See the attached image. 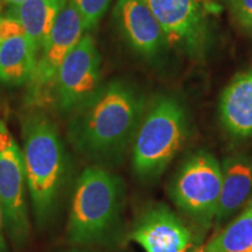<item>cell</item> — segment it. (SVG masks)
Listing matches in <instances>:
<instances>
[{"label":"cell","instance_id":"6da1fadb","mask_svg":"<svg viewBox=\"0 0 252 252\" xmlns=\"http://www.w3.org/2000/svg\"><path fill=\"white\" fill-rule=\"evenodd\" d=\"M145 94L123 78L102 83L67 116V139L82 157L97 166L124 159L146 112Z\"/></svg>","mask_w":252,"mask_h":252},{"label":"cell","instance_id":"7a4b0ae2","mask_svg":"<svg viewBox=\"0 0 252 252\" xmlns=\"http://www.w3.org/2000/svg\"><path fill=\"white\" fill-rule=\"evenodd\" d=\"M28 195L39 226L58 210L70 176V159L58 125L45 110L34 106L20 118Z\"/></svg>","mask_w":252,"mask_h":252},{"label":"cell","instance_id":"3957f363","mask_svg":"<svg viewBox=\"0 0 252 252\" xmlns=\"http://www.w3.org/2000/svg\"><path fill=\"white\" fill-rule=\"evenodd\" d=\"M124 182L102 166H90L77 178L69 209L67 236L74 244L103 241L121 217Z\"/></svg>","mask_w":252,"mask_h":252},{"label":"cell","instance_id":"277c9868","mask_svg":"<svg viewBox=\"0 0 252 252\" xmlns=\"http://www.w3.org/2000/svg\"><path fill=\"white\" fill-rule=\"evenodd\" d=\"M188 112L173 94L157 96L149 105L132 144L135 175L152 181L165 172L187 138Z\"/></svg>","mask_w":252,"mask_h":252},{"label":"cell","instance_id":"5b68a950","mask_svg":"<svg viewBox=\"0 0 252 252\" xmlns=\"http://www.w3.org/2000/svg\"><path fill=\"white\" fill-rule=\"evenodd\" d=\"M222 187L220 163L208 151L191 154L169 185L172 201L182 213L203 226L215 219Z\"/></svg>","mask_w":252,"mask_h":252},{"label":"cell","instance_id":"8992f818","mask_svg":"<svg viewBox=\"0 0 252 252\" xmlns=\"http://www.w3.org/2000/svg\"><path fill=\"white\" fill-rule=\"evenodd\" d=\"M161 26L169 48L200 61L212 46V28L203 0H145Z\"/></svg>","mask_w":252,"mask_h":252},{"label":"cell","instance_id":"52a82bcc","mask_svg":"<svg viewBox=\"0 0 252 252\" xmlns=\"http://www.w3.org/2000/svg\"><path fill=\"white\" fill-rule=\"evenodd\" d=\"M27 195L23 150L0 119V203L5 231L15 247L26 243L31 232Z\"/></svg>","mask_w":252,"mask_h":252},{"label":"cell","instance_id":"ba28073f","mask_svg":"<svg viewBox=\"0 0 252 252\" xmlns=\"http://www.w3.org/2000/svg\"><path fill=\"white\" fill-rule=\"evenodd\" d=\"M100 61L96 41L90 34H84L64 59L53 84V103L61 115L67 117L102 86Z\"/></svg>","mask_w":252,"mask_h":252},{"label":"cell","instance_id":"9c48e42d","mask_svg":"<svg viewBox=\"0 0 252 252\" xmlns=\"http://www.w3.org/2000/svg\"><path fill=\"white\" fill-rule=\"evenodd\" d=\"M86 34L83 21L76 8L67 0L52 32L47 37L36 58L32 78L28 82V103L37 106L43 97L52 96L53 84L60 67Z\"/></svg>","mask_w":252,"mask_h":252},{"label":"cell","instance_id":"30bf717a","mask_svg":"<svg viewBox=\"0 0 252 252\" xmlns=\"http://www.w3.org/2000/svg\"><path fill=\"white\" fill-rule=\"evenodd\" d=\"M113 19L123 40L140 58L159 62L167 54L165 34L145 0H118Z\"/></svg>","mask_w":252,"mask_h":252},{"label":"cell","instance_id":"8fae6325","mask_svg":"<svg viewBox=\"0 0 252 252\" xmlns=\"http://www.w3.org/2000/svg\"><path fill=\"white\" fill-rule=\"evenodd\" d=\"M130 239L145 252H185L190 244V232L174 212L159 203L141 214Z\"/></svg>","mask_w":252,"mask_h":252},{"label":"cell","instance_id":"7c38bea8","mask_svg":"<svg viewBox=\"0 0 252 252\" xmlns=\"http://www.w3.org/2000/svg\"><path fill=\"white\" fill-rule=\"evenodd\" d=\"M222 187L215 220L223 224L237 216L252 201V157L232 154L220 163Z\"/></svg>","mask_w":252,"mask_h":252},{"label":"cell","instance_id":"4fadbf2b","mask_svg":"<svg viewBox=\"0 0 252 252\" xmlns=\"http://www.w3.org/2000/svg\"><path fill=\"white\" fill-rule=\"evenodd\" d=\"M219 116L223 128L234 138L252 137V69L230 81L220 97Z\"/></svg>","mask_w":252,"mask_h":252},{"label":"cell","instance_id":"5bb4252c","mask_svg":"<svg viewBox=\"0 0 252 252\" xmlns=\"http://www.w3.org/2000/svg\"><path fill=\"white\" fill-rule=\"evenodd\" d=\"M36 50L26 33L1 39L0 82L8 87H21L30 82L36 64Z\"/></svg>","mask_w":252,"mask_h":252},{"label":"cell","instance_id":"9a60e30c","mask_svg":"<svg viewBox=\"0 0 252 252\" xmlns=\"http://www.w3.org/2000/svg\"><path fill=\"white\" fill-rule=\"evenodd\" d=\"M67 0H26L12 6L8 15L23 25L25 33L39 54Z\"/></svg>","mask_w":252,"mask_h":252},{"label":"cell","instance_id":"2e32d148","mask_svg":"<svg viewBox=\"0 0 252 252\" xmlns=\"http://www.w3.org/2000/svg\"><path fill=\"white\" fill-rule=\"evenodd\" d=\"M203 252H252V201L210 239Z\"/></svg>","mask_w":252,"mask_h":252},{"label":"cell","instance_id":"e0dca14e","mask_svg":"<svg viewBox=\"0 0 252 252\" xmlns=\"http://www.w3.org/2000/svg\"><path fill=\"white\" fill-rule=\"evenodd\" d=\"M81 15L86 32L93 31L105 15L112 0H68Z\"/></svg>","mask_w":252,"mask_h":252},{"label":"cell","instance_id":"ac0fdd59","mask_svg":"<svg viewBox=\"0 0 252 252\" xmlns=\"http://www.w3.org/2000/svg\"><path fill=\"white\" fill-rule=\"evenodd\" d=\"M228 5L235 23L252 37V0H228Z\"/></svg>","mask_w":252,"mask_h":252},{"label":"cell","instance_id":"d6986e66","mask_svg":"<svg viewBox=\"0 0 252 252\" xmlns=\"http://www.w3.org/2000/svg\"><path fill=\"white\" fill-rule=\"evenodd\" d=\"M5 220L4 212H2L1 203H0V252H6V242H5Z\"/></svg>","mask_w":252,"mask_h":252},{"label":"cell","instance_id":"ffe728a7","mask_svg":"<svg viewBox=\"0 0 252 252\" xmlns=\"http://www.w3.org/2000/svg\"><path fill=\"white\" fill-rule=\"evenodd\" d=\"M23 1H26V0H0V2L7 5L8 7H12V6L20 4V2H23Z\"/></svg>","mask_w":252,"mask_h":252},{"label":"cell","instance_id":"44dd1931","mask_svg":"<svg viewBox=\"0 0 252 252\" xmlns=\"http://www.w3.org/2000/svg\"><path fill=\"white\" fill-rule=\"evenodd\" d=\"M0 47H1V36H0Z\"/></svg>","mask_w":252,"mask_h":252}]
</instances>
